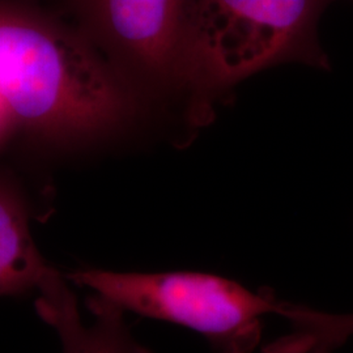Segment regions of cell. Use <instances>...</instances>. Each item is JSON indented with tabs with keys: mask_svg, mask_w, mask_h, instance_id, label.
Returning <instances> with one entry per match:
<instances>
[{
	"mask_svg": "<svg viewBox=\"0 0 353 353\" xmlns=\"http://www.w3.org/2000/svg\"><path fill=\"white\" fill-rule=\"evenodd\" d=\"M10 123H13L12 118H11V115L8 113L4 102L1 101V99H0V137L8 128Z\"/></svg>",
	"mask_w": 353,
	"mask_h": 353,
	"instance_id": "8",
	"label": "cell"
},
{
	"mask_svg": "<svg viewBox=\"0 0 353 353\" xmlns=\"http://www.w3.org/2000/svg\"><path fill=\"white\" fill-rule=\"evenodd\" d=\"M332 0H192L185 90L202 113L212 99L287 62L328 68L316 34Z\"/></svg>",
	"mask_w": 353,
	"mask_h": 353,
	"instance_id": "2",
	"label": "cell"
},
{
	"mask_svg": "<svg viewBox=\"0 0 353 353\" xmlns=\"http://www.w3.org/2000/svg\"><path fill=\"white\" fill-rule=\"evenodd\" d=\"M77 284L131 312L176 323L203 335L214 353H252L261 344L263 316L279 300L212 274L192 271L115 272L81 268L68 275Z\"/></svg>",
	"mask_w": 353,
	"mask_h": 353,
	"instance_id": "3",
	"label": "cell"
},
{
	"mask_svg": "<svg viewBox=\"0 0 353 353\" xmlns=\"http://www.w3.org/2000/svg\"><path fill=\"white\" fill-rule=\"evenodd\" d=\"M77 26L143 99L185 90L192 0H68Z\"/></svg>",
	"mask_w": 353,
	"mask_h": 353,
	"instance_id": "4",
	"label": "cell"
},
{
	"mask_svg": "<svg viewBox=\"0 0 353 353\" xmlns=\"http://www.w3.org/2000/svg\"><path fill=\"white\" fill-rule=\"evenodd\" d=\"M275 314L290 321V332L268 343L265 353H334L353 336V314H331L280 300Z\"/></svg>",
	"mask_w": 353,
	"mask_h": 353,
	"instance_id": "7",
	"label": "cell"
},
{
	"mask_svg": "<svg viewBox=\"0 0 353 353\" xmlns=\"http://www.w3.org/2000/svg\"><path fill=\"white\" fill-rule=\"evenodd\" d=\"M33 204L24 189L0 173V297L38 290L51 267L32 236Z\"/></svg>",
	"mask_w": 353,
	"mask_h": 353,
	"instance_id": "6",
	"label": "cell"
},
{
	"mask_svg": "<svg viewBox=\"0 0 353 353\" xmlns=\"http://www.w3.org/2000/svg\"><path fill=\"white\" fill-rule=\"evenodd\" d=\"M37 292V314L58 334L62 353H152L131 334L125 312L97 294L87 299L92 321L84 322L75 293L54 267Z\"/></svg>",
	"mask_w": 353,
	"mask_h": 353,
	"instance_id": "5",
	"label": "cell"
},
{
	"mask_svg": "<svg viewBox=\"0 0 353 353\" xmlns=\"http://www.w3.org/2000/svg\"><path fill=\"white\" fill-rule=\"evenodd\" d=\"M0 99L12 122L55 141L122 131L144 100L79 26L21 0H0Z\"/></svg>",
	"mask_w": 353,
	"mask_h": 353,
	"instance_id": "1",
	"label": "cell"
}]
</instances>
